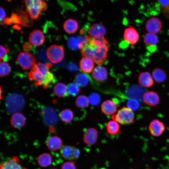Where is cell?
Instances as JSON below:
<instances>
[{"instance_id": "obj_1", "label": "cell", "mask_w": 169, "mask_h": 169, "mask_svg": "<svg viewBox=\"0 0 169 169\" xmlns=\"http://www.w3.org/2000/svg\"><path fill=\"white\" fill-rule=\"evenodd\" d=\"M108 44L104 37L95 38L88 35L82 42L80 49L82 55L90 58L100 65L107 59Z\"/></svg>"}, {"instance_id": "obj_2", "label": "cell", "mask_w": 169, "mask_h": 169, "mask_svg": "<svg viewBox=\"0 0 169 169\" xmlns=\"http://www.w3.org/2000/svg\"><path fill=\"white\" fill-rule=\"evenodd\" d=\"M52 65L50 63L39 62L35 64L28 74L29 78L34 80L36 85H43L47 88L54 78L53 73L49 72Z\"/></svg>"}, {"instance_id": "obj_3", "label": "cell", "mask_w": 169, "mask_h": 169, "mask_svg": "<svg viewBox=\"0 0 169 169\" xmlns=\"http://www.w3.org/2000/svg\"><path fill=\"white\" fill-rule=\"evenodd\" d=\"M26 10L32 19H38L42 12L47 8L44 0H24Z\"/></svg>"}, {"instance_id": "obj_4", "label": "cell", "mask_w": 169, "mask_h": 169, "mask_svg": "<svg viewBox=\"0 0 169 169\" xmlns=\"http://www.w3.org/2000/svg\"><path fill=\"white\" fill-rule=\"evenodd\" d=\"M112 118L122 125H128L135 121V115L133 111L127 107H123L119 110L117 113L113 115Z\"/></svg>"}, {"instance_id": "obj_5", "label": "cell", "mask_w": 169, "mask_h": 169, "mask_svg": "<svg viewBox=\"0 0 169 169\" xmlns=\"http://www.w3.org/2000/svg\"><path fill=\"white\" fill-rule=\"evenodd\" d=\"M7 109L11 113H15L22 109L24 105V101L22 96L16 94L9 95L6 101Z\"/></svg>"}, {"instance_id": "obj_6", "label": "cell", "mask_w": 169, "mask_h": 169, "mask_svg": "<svg viewBox=\"0 0 169 169\" xmlns=\"http://www.w3.org/2000/svg\"><path fill=\"white\" fill-rule=\"evenodd\" d=\"M46 54L51 62L57 63L63 59L64 56V50L63 48L59 45H51L47 49Z\"/></svg>"}, {"instance_id": "obj_7", "label": "cell", "mask_w": 169, "mask_h": 169, "mask_svg": "<svg viewBox=\"0 0 169 169\" xmlns=\"http://www.w3.org/2000/svg\"><path fill=\"white\" fill-rule=\"evenodd\" d=\"M17 62L22 68L25 70L31 68L36 64L34 57L27 52H22L18 55Z\"/></svg>"}, {"instance_id": "obj_8", "label": "cell", "mask_w": 169, "mask_h": 169, "mask_svg": "<svg viewBox=\"0 0 169 169\" xmlns=\"http://www.w3.org/2000/svg\"><path fill=\"white\" fill-rule=\"evenodd\" d=\"M60 154L65 159L69 161L77 160L80 155L79 150L73 146H64L60 149Z\"/></svg>"}, {"instance_id": "obj_9", "label": "cell", "mask_w": 169, "mask_h": 169, "mask_svg": "<svg viewBox=\"0 0 169 169\" xmlns=\"http://www.w3.org/2000/svg\"><path fill=\"white\" fill-rule=\"evenodd\" d=\"M162 27L161 20L155 17H151L148 19L145 24L146 29L148 33L155 34L161 31Z\"/></svg>"}, {"instance_id": "obj_10", "label": "cell", "mask_w": 169, "mask_h": 169, "mask_svg": "<svg viewBox=\"0 0 169 169\" xmlns=\"http://www.w3.org/2000/svg\"><path fill=\"white\" fill-rule=\"evenodd\" d=\"M123 37L125 41L131 45H134L139 39L138 32L131 26H129L125 29Z\"/></svg>"}, {"instance_id": "obj_11", "label": "cell", "mask_w": 169, "mask_h": 169, "mask_svg": "<svg viewBox=\"0 0 169 169\" xmlns=\"http://www.w3.org/2000/svg\"><path fill=\"white\" fill-rule=\"evenodd\" d=\"M148 128L151 134L154 136H160L165 129L163 123L156 119L153 120L150 122Z\"/></svg>"}, {"instance_id": "obj_12", "label": "cell", "mask_w": 169, "mask_h": 169, "mask_svg": "<svg viewBox=\"0 0 169 169\" xmlns=\"http://www.w3.org/2000/svg\"><path fill=\"white\" fill-rule=\"evenodd\" d=\"M89 36L94 38L104 37L106 33L105 27L100 23H95L91 25L88 29Z\"/></svg>"}, {"instance_id": "obj_13", "label": "cell", "mask_w": 169, "mask_h": 169, "mask_svg": "<svg viewBox=\"0 0 169 169\" xmlns=\"http://www.w3.org/2000/svg\"><path fill=\"white\" fill-rule=\"evenodd\" d=\"M29 40V42L32 45L38 46L44 43L45 40L44 36L41 31L35 30L30 33Z\"/></svg>"}, {"instance_id": "obj_14", "label": "cell", "mask_w": 169, "mask_h": 169, "mask_svg": "<svg viewBox=\"0 0 169 169\" xmlns=\"http://www.w3.org/2000/svg\"><path fill=\"white\" fill-rule=\"evenodd\" d=\"M98 136V131L96 129L94 128H89L84 134L83 141L87 145H92L96 142Z\"/></svg>"}, {"instance_id": "obj_15", "label": "cell", "mask_w": 169, "mask_h": 169, "mask_svg": "<svg viewBox=\"0 0 169 169\" xmlns=\"http://www.w3.org/2000/svg\"><path fill=\"white\" fill-rule=\"evenodd\" d=\"M142 100L146 104L151 106L158 105L160 102V98L157 93L153 91L146 92L143 95Z\"/></svg>"}, {"instance_id": "obj_16", "label": "cell", "mask_w": 169, "mask_h": 169, "mask_svg": "<svg viewBox=\"0 0 169 169\" xmlns=\"http://www.w3.org/2000/svg\"><path fill=\"white\" fill-rule=\"evenodd\" d=\"M138 82L141 86L147 88L153 85L154 81L152 75L149 72L145 71L140 73Z\"/></svg>"}, {"instance_id": "obj_17", "label": "cell", "mask_w": 169, "mask_h": 169, "mask_svg": "<svg viewBox=\"0 0 169 169\" xmlns=\"http://www.w3.org/2000/svg\"><path fill=\"white\" fill-rule=\"evenodd\" d=\"M117 106L115 103L111 100H107L104 101L101 106L102 112L105 115H114L117 111Z\"/></svg>"}, {"instance_id": "obj_18", "label": "cell", "mask_w": 169, "mask_h": 169, "mask_svg": "<svg viewBox=\"0 0 169 169\" xmlns=\"http://www.w3.org/2000/svg\"><path fill=\"white\" fill-rule=\"evenodd\" d=\"M92 76L94 79L100 82H101L107 79L108 72L105 67L101 66H98L93 70Z\"/></svg>"}, {"instance_id": "obj_19", "label": "cell", "mask_w": 169, "mask_h": 169, "mask_svg": "<svg viewBox=\"0 0 169 169\" xmlns=\"http://www.w3.org/2000/svg\"><path fill=\"white\" fill-rule=\"evenodd\" d=\"M0 169H26L23 168L19 162L18 158L13 157L5 161L0 165Z\"/></svg>"}, {"instance_id": "obj_20", "label": "cell", "mask_w": 169, "mask_h": 169, "mask_svg": "<svg viewBox=\"0 0 169 169\" xmlns=\"http://www.w3.org/2000/svg\"><path fill=\"white\" fill-rule=\"evenodd\" d=\"M43 114L44 120L48 125H53L57 121V115L53 109L49 108H45L43 111Z\"/></svg>"}, {"instance_id": "obj_21", "label": "cell", "mask_w": 169, "mask_h": 169, "mask_svg": "<svg viewBox=\"0 0 169 169\" xmlns=\"http://www.w3.org/2000/svg\"><path fill=\"white\" fill-rule=\"evenodd\" d=\"M94 62L90 58L83 57L79 62V67L81 71L84 73H89L93 70L94 67Z\"/></svg>"}, {"instance_id": "obj_22", "label": "cell", "mask_w": 169, "mask_h": 169, "mask_svg": "<svg viewBox=\"0 0 169 169\" xmlns=\"http://www.w3.org/2000/svg\"><path fill=\"white\" fill-rule=\"evenodd\" d=\"M46 144L48 148L52 151L59 150L62 146L61 140L56 136L50 137L47 141Z\"/></svg>"}, {"instance_id": "obj_23", "label": "cell", "mask_w": 169, "mask_h": 169, "mask_svg": "<svg viewBox=\"0 0 169 169\" xmlns=\"http://www.w3.org/2000/svg\"><path fill=\"white\" fill-rule=\"evenodd\" d=\"M12 125L16 128L23 127L25 123V119L24 115L19 113H14L12 116L11 120Z\"/></svg>"}, {"instance_id": "obj_24", "label": "cell", "mask_w": 169, "mask_h": 169, "mask_svg": "<svg viewBox=\"0 0 169 169\" xmlns=\"http://www.w3.org/2000/svg\"><path fill=\"white\" fill-rule=\"evenodd\" d=\"M63 27L65 31L69 34H73L76 32L78 29L77 22L73 19L69 18L64 22Z\"/></svg>"}, {"instance_id": "obj_25", "label": "cell", "mask_w": 169, "mask_h": 169, "mask_svg": "<svg viewBox=\"0 0 169 169\" xmlns=\"http://www.w3.org/2000/svg\"><path fill=\"white\" fill-rule=\"evenodd\" d=\"M151 75L154 80L158 83L165 81L167 77L165 71L159 68L154 69L152 72Z\"/></svg>"}, {"instance_id": "obj_26", "label": "cell", "mask_w": 169, "mask_h": 169, "mask_svg": "<svg viewBox=\"0 0 169 169\" xmlns=\"http://www.w3.org/2000/svg\"><path fill=\"white\" fill-rule=\"evenodd\" d=\"M159 41L157 37L155 34L147 33L144 36L143 42L148 46H156Z\"/></svg>"}, {"instance_id": "obj_27", "label": "cell", "mask_w": 169, "mask_h": 169, "mask_svg": "<svg viewBox=\"0 0 169 169\" xmlns=\"http://www.w3.org/2000/svg\"><path fill=\"white\" fill-rule=\"evenodd\" d=\"M54 92L57 96L62 97L67 95V88L66 85L62 83H58L54 86Z\"/></svg>"}, {"instance_id": "obj_28", "label": "cell", "mask_w": 169, "mask_h": 169, "mask_svg": "<svg viewBox=\"0 0 169 169\" xmlns=\"http://www.w3.org/2000/svg\"><path fill=\"white\" fill-rule=\"evenodd\" d=\"M84 39L80 37H70L68 41V46L70 49L73 50L80 49L81 45Z\"/></svg>"}, {"instance_id": "obj_29", "label": "cell", "mask_w": 169, "mask_h": 169, "mask_svg": "<svg viewBox=\"0 0 169 169\" xmlns=\"http://www.w3.org/2000/svg\"><path fill=\"white\" fill-rule=\"evenodd\" d=\"M52 158L49 153H44L40 155L38 158V162L41 166L45 167L49 166L51 163Z\"/></svg>"}, {"instance_id": "obj_30", "label": "cell", "mask_w": 169, "mask_h": 169, "mask_svg": "<svg viewBox=\"0 0 169 169\" xmlns=\"http://www.w3.org/2000/svg\"><path fill=\"white\" fill-rule=\"evenodd\" d=\"M120 126L118 122L114 120H110L107 123L106 131L111 135H115L119 131Z\"/></svg>"}, {"instance_id": "obj_31", "label": "cell", "mask_w": 169, "mask_h": 169, "mask_svg": "<svg viewBox=\"0 0 169 169\" xmlns=\"http://www.w3.org/2000/svg\"><path fill=\"white\" fill-rule=\"evenodd\" d=\"M88 75L84 73H80L77 74L75 78V81L80 87H85L89 83V79Z\"/></svg>"}, {"instance_id": "obj_32", "label": "cell", "mask_w": 169, "mask_h": 169, "mask_svg": "<svg viewBox=\"0 0 169 169\" xmlns=\"http://www.w3.org/2000/svg\"><path fill=\"white\" fill-rule=\"evenodd\" d=\"M59 116L61 120L65 123L70 122L73 120L74 114L73 111L70 109H65L60 113Z\"/></svg>"}, {"instance_id": "obj_33", "label": "cell", "mask_w": 169, "mask_h": 169, "mask_svg": "<svg viewBox=\"0 0 169 169\" xmlns=\"http://www.w3.org/2000/svg\"><path fill=\"white\" fill-rule=\"evenodd\" d=\"M161 12L165 17H169V0H157Z\"/></svg>"}, {"instance_id": "obj_34", "label": "cell", "mask_w": 169, "mask_h": 169, "mask_svg": "<svg viewBox=\"0 0 169 169\" xmlns=\"http://www.w3.org/2000/svg\"><path fill=\"white\" fill-rule=\"evenodd\" d=\"M90 103L89 99L86 96L81 95L77 97L75 100L76 105L81 108L87 107Z\"/></svg>"}, {"instance_id": "obj_35", "label": "cell", "mask_w": 169, "mask_h": 169, "mask_svg": "<svg viewBox=\"0 0 169 169\" xmlns=\"http://www.w3.org/2000/svg\"><path fill=\"white\" fill-rule=\"evenodd\" d=\"M67 88L68 94L73 96L77 95L81 91L80 86L75 83H70Z\"/></svg>"}, {"instance_id": "obj_36", "label": "cell", "mask_w": 169, "mask_h": 169, "mask_svg": "<svg viewBox=\"0 0 169 169\" xmlns=\"http://www.w3.org/2000/svg\"><path fill=\"white\" fill-rule=\"evenodd\" d=\"M11 68L8 64L4 61L0 63V75L1 77H3L8 75L10 72Z\"/></svg>"}, {"instance_id": "obj_37", "label": "cell", "mask_w": 169, "mask_h": 169, "mask_svg": "<svg viewBox=\"0 0 169 169\" xmlns=\"http://www.w3.org/2000/svg\"><path fill=\"white\" fill-rule=\"evenodd\" d=\"M127 107L132 111L137 110L140 107V104L138 100L134 98H131L127 102Z\"/></svg>"}, {"instance_id": "obj_38", "label": "cell", "mask_w": 169, "mask_h": 169, "mask_svg": "<svg viewBox=\"0 0 169 169\" xmlns=\"http://www.w3.org/2000/svg\"><path fill=\"white\" fill-rule=\"evenodd\" d=\"M89 100L91 104L96 105L99 104L100 99V96L98 94L95 93L90 95Z\"/></svg>"}, {"instance_id": "obj_39", "label": "cell", "mask_w": 169, "mask_h": 169, "mask_svg": "<svg viewBox=\"0 0 169 169\" xmlns=\"http://www.w3.org/2000/svg\"><path fill=\"white\" fill-rule=\"evenodd\" d=\"M61 169H76L75 165L73 161H67L64 162L62 166Z\"/></svg>"}, {"instance_id": "obj_40", "label": "cell", "mask_w": 169, "mask_h": 169, "mask_svg": "<svg viewBox=\"0 0 169 169\" xmlns=\"http://www.w3.org/2000/svg\"><path fill=\"white\" fill-rule=\"evenodd\" d=\"M0 59L1 60L3 59L5 54L9 52V50L8 49L5 48L2 45L0 46Z\"/></svg>"}, {"instance_id": "obj_41", "label": "cell", "mask_w": 169, "mask_h": 169, "mask_svg": "<svg viewBox=\"0 0 169 169\" xmlns=\"http://www.w3.org/2000/svg\"><path fill=\"white\" fill-rule=\"evenodd\" d=\"M0 19L1 22H2V21H3L5 19V17H6V13L4 9L2 7H0Z\"/></svg>"}, {"instance_id": "obj_42", "label": "cell", "mask_w": 169, "mask_h": 169, "mask_svg": "<svg viewBox=\"0 0 169 169\" xmlns=\"http://www.w3.org/2000/svg\"><path fill=\"white\" fill-rule=\"evenodd\" d=\"M156 46H149L148 47L147 49L150 51V52H153V51H154L156 49Z\"/></svg>"}, {"instance_id": "obj_43", "label": "cell", "mask_w": 169, "mask_h": 169, "mask_svg": "<svg viewBox=\"0 0 169 169\" xmlns=\"http://www.w3.org/2000/svg\"></svg>"}]
</instances>
